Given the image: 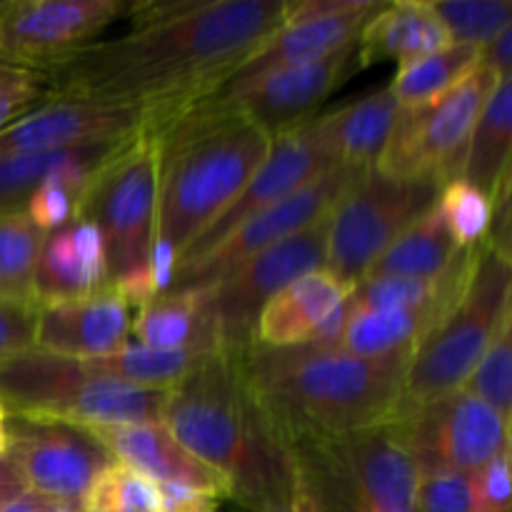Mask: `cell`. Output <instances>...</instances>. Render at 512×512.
<instances>
[{
    "instance_id": "1",
    "label": "cell",
    "mask_w": 512,
    "mask_h": 512,
    "mask_svg": "<svg viewBox=\"0 0 512 512\" xmlns=\"http://www.w3.org/2000/svg\"><path fill=\"white\" fill-rule=\"evenodd\" d=\"M293 0H195L183 15L88 45L50 73L55 95L163 115L213 95L288 20Z\"/></svg>"
},
{
    "instance_id": "2",
    "label": "cell",
    "mask_w": 512,
    "mask_h": 512,
    "mask_svg": "<svg viewBox=\"0 0 512 512\" xmlns=\"http://www.w3.org/2000/svg\"><path fill=\"white\" fill-rule=\"evenodd\" d=\"M160 423L200 463L223 475L228 500L248 512L300 495L295 455L260 405L243 355L210 353L165 395Z\"/></svg>"
},
{
    "instance_id": "3",
    "label": "cell",
    "mask_w": 512,
    "mask_h": 512,
    "mask_svg": "<svg viewBox=\"0 0 512 512\" xmlns=\"http://www.w3.org/2000/svg\"><path fill=\"white\" fill-rule=\"evenodd\" d=\"M413 353L355 358L340 348H263L243 353L260 405L288 445L335 440L398 420Z\"/></svg>"
},
{
    "instance_id": "4",
    "label": "cell",
    "mask_w": 512,
    "mask_h": 512,
    "mask_svg": "<svg viewBox=\"0 0 512 512\" xmlns=\"http://www.w3.org/2000/svg\"><path fill=\"white\" fill-rule=\"evenodd\" d=\"M143 133L158 148V215L150 258L178 263L183 248L243 193L268 158L273 138L245 115L205 103L150 115Z\"/></svg>"
},
{
    "instance_id": "5",
    "label": "cell",
    "mask_w": 512,
    "mask_h": 512,
    "mask_svg": "<svg viewBox=\"0 0 512 512\" xmlns=\"http://www.w3.org/2000/svg\"><path fill=\"white\" fill-rule=\"evenodd\" d=\"M168 390L105 378L83 360L30 348L0 363V405L10 418L80 425L160 423Z\"/></svg>"
},
{
    "instance_id": "6",
    "label": "cell",
    "mask_w": 512,
    "mask_h": 512,
    "mask_svg": "<svg viewBox=\"0 0 512 512\" xmlns=\"http://www.w3.org/2000/svg\"><path fill=\"white\" fill-rule=\"evenodd\" d=\"M510 265L512 260L485 245L463 300L415 348L405 370L400 415L465 388L503 318L512 313Z\"/></svg>"
},
{
    "instance_id": "7",
    "label": "cell",
    "mask_w": 512,
    "mask_h": 512,
    "mask_svg": "<svg viewBox=\"0 0 512 512\" xmlns=\"http://www.w3.org/2000/svg\"><path fill=\"white\" fill-rule=\"evenodd\" d=\"M498 80L480 63L435 103L398 110L393 133L373 168L395 180H435L440 188L460 180L475 123Z\"/></svg>"
},
{
    "instance_id": "8",
    "label": "cell",
    "mask_w": 512,
    "mask_h": 512,
    "mask_svg": "<svg viewBox=\"0 0 512 512\" xmlns=\"http://www.w3.org/2000/svg\"><path fill=\"white\" fill-rule=\"evenodd\" d=\"M158 215V148L140 130L90 180L78 220L100 230L110 280L150 263Z\"/></svg>"
},
{
    "instance_id": "9",
    "label": "cell",
    "mask_w": 512,
    "mask_h": 512,
    "mask_svg": "<svg viewBox=\"0 0 512 512\" xmlns=\"http://www.w3.org/2000/svg\"><path fill=\"white\" fill-rule=\"evenodd\" d=\"M435 180H395L368 168L330 213L325 270L355 285L380 253L440 198Z\"/></svg>"
},
{
    "instance_id": "10",
    "label": "cell",
    "mask_w": 512,
    "mask_h": 512,
    "mask_svg": "<svg viewBox=\"0 0 512 512\" xmlns=\"http://www.w3.org/2000/svg\"><path fill=\"white\" fill-rule=\"evenodd\" d=\"M328 228L330 215H325L318 223L245 260L215 285H208L210 313L223 353H248L255 345L260 310L268 300L303 275L325 268Z\"/></svg>"
},
{
    "instance_id": "11",
    "label": "cell",
    "mask_w": 512,
    "mask_h": 512,
    "mask_svg": "<svg viewBox=\"0 0 512 512\" xmlns=\"http://www.w3.org/2000/svg\"><path fill=\"white\" fill-rule=\"evenodd\" d=\"M418 475H473L510 445V425L468 390H455L393 420Z\"/></svg>"
},
{
    "instance_id": "12",
    "label": "cell",
    "mask_w": 512,
    "mask_h": 512,
    "mask_svg": "<svg viewBox=\"0 0 512 512\" xmlns=\"http://www.w3.org/2000/svg\"><path fill=\"white\" fill-rule=\"evenodd\" d=\"M368 168H350V165H333L318 178L310 180L300 190H295L288 198L278 200L270 208L260 210L253 218L240 223L230 230L223 240L190 260L188 265H180L173 273V283L168 290L183 288H208L233 273L238 265L250 260L253 255L263 253L270 245L300 233L308 225L318 223L320 218L333 213L338 200L345 190L360 178V173Z\"/></svg>"
},
{
    "instance_id": "13",
    "label": "cell",
    "mask_w": 512,
    "mask_h": 512,
    "mask_svg": "<svg viewBox=\"0 0 512 512\" xmlns=\"http://www.w3.org/2000/svg\"><path fill=\"white\" fill-rule=\"evenodd\" d=\"M128 8L123 0H8L0 15V63L55 73Z\"/></svg>"
},
{
    "instance_id": "14",
    "label": "cell",
    "mask_w": 512,
    "mask_h": 512,
    "mask_svg": "<svg viewBox=\"0 0 512 512\" xmlns=\"http://www.w3.org/2000/svg\"><path fill=\"white\" fill-rule=\"evenodd\" d=\"M8 430V458L18 465L28 490L48 495L55 503L83 505L93 480L115 460L80 425L10 418Z\"/></svg>"
},
{
    "instance_id": "15",
    "label": "cell",
    "mask_w": 512,
    "mask_h": 512,
    "mask_svg": "<svg viewBox=\"0 0 512 512\" xmlns=\"http://www.w3.org/2000/svg\"><path fill=\"white\" fill-rule=\"evenodd\" d=\"M353 70H358V40L313 63L273 70L243 88L213 93L198 103L235 110L275 138L295 125L313 120L315 110Z\"/></svg>"
},
{
    "instance_id": "16",
    "label": "cell",
    "mask_w": 512,
    "mask_h": 512,
    "mask_svg": "<svg viewBox=\"0 0 512 512\" xmlns=\"http://www.w3.org/2000/svg\"><path fill=\"white\" fill-rule=\"evenodd\" d=\"M383 0H300L288 20L240 63L215 93H230L273 70L313 63L355 43L363 25L385 8Z\"/></svg>"
},
{
    "instance_id": "17",
    "label": "cell",
    "mask_w": 512,
    "mask_h": 512,
    "mask_svg": "<svg viewBox=\"0 0 512 512\" xmlns=\"http://www.w3.org/2000/svg\"><path fill=\"white\" fill-rule=\"evenodd\" d=\"M333 165L335 160L330 158L328 148H325L323 138L318 133V118L275 135L273 143H270L268 158L255 170L250 183L243 188V193L188 248H183L175 268L188 265L190 260H195L205 250L213 248L218 240H223L230 230L238 228L240 223L253 218L260 210L275 205L278 200L293 195L295 190L308 185L310 180L318 178L320 173H325Z\"/></svg>"
},
{
    "instance_id": "18",
    "label": "cell",
    "mask_w": 512,
    "mask_h": 512,
    "mask_svg": "<svg viewBox=\"0 0 512 512\" xmlns=\"http://www.w3.org/2000/svg\"><path fill=\"white\" fill-rule=\"evenodd\" d=\"M143 123L145 110L138 105L55 95L0 130V158L133 138Z\"/></svg>"
},
{
    "instance_id": "19",
    "label": "cell",
    "mask_w": 512,
    "mask_h": 512,
    "mask_svg": "<svg viewBox=\"0 0 512 512\" xmlns=\"http://www.w3.org/2000/svg\"><path fill=\"white\" fill-rule=\"evenodd\" d=\"M133 330L130 305L113 285L65 303L35 310V348L73 360H95L128 345Z\"/></svg>"
},
{
    "instance_id": "20",
    "label": "cell",
    "mask_w": 512,
    "mask_h": 512,
    "mask_svg": "<svg viewBox=\"0 0 512 512\" xmlns=\"http://www.w3.org/2000/svg\"><path fill=\"white\" fill-rule=\"evenodd\" d=\"M88 430L115 460L140 470L155 483L185 485L215 498L230 495L223 475L188 453L163 423L93 425Z\"/></svg>"
},
{
    "instance_id": "21",
    "label": "cell",
    "mask_w": 512,
    "mask_h": 512,
    "mask_svg": "<svg viewBox=\"0 0 512 512\" xmlns=\"http://www.w3.org/2000/svg\"><path fill=\"white\" fill-rule=\"evenodd\" d=\"M110 283L100 230L88 220H73L45 235L35 265V308L98 293Z\"/></svg>"
},
{
    "instance_id": "22",
    "label": "cell",
    "mask_w": 512,
    "mask_h": 512,
    "mask_svg": "<svg viewBox=\"0 0 512 512\" xmlns=\"http://www.w3.org/2000/svg\"><path fill=\"white\" fill-rule=\"evenodd\" d=\"M353 285H345L330 270H313L280 290L260 310L255 325V345L263 348H295L343 303Z\"/></svg>"
},
{
    "instance_id": "23",
    "label": "cell",
    "mask_w": 512,
    "mask_h": 512,
    "mask_svg": "<svg viewBox=\"0 0 512 512\" xmlns=\"http://www.w3.org/2000/svg\"><path fill=\"white\" fill-rule=\"evenodd\" d=\"M453 45L448 30L423 0H395L363 25L358 35V68L383 60L413 63Z\"/></svg>"
},
{
    "instance_id": "24",
    "label": "cell",
    "mask_w": 512,
    "mask_h": 512,
    "mask_svg": "<svg viewBox=\"0 0 512 512\" xmlns=\"http://www.w3.org/2000/svg\"><path fill=\"white\" fill-rule=\"evenodd\" d=\"M133 138L43 150V153L3 155L0 158V215L23 213L30 195L48 180H90Z\"/></svg>"
},
{
    "instance_id": "25",
    "label": "cell",
    "mask_w": 512,
    "mask_h": 512,
    "mask_svg": "<svg viewBox=\"0 0 512 512\" xmlns=\"http://www.w3.org/2000/svg\"><path fill=\"white\" fill-rule=\"evenodd\" d=\"M130 333L143 348L218 353L210 288H183L155 295L138 308Z\"/></svg>"
},
{
    "instance_id": "26",
    "label": "cell",
    "mask_w": 512,
    "mask_h": 512,
    "mask_svg": "<svg viewBox=\"0 0 512 512\" xmlns=\"http://www.w3.org/2000/svg\"><path fill=\"white\" fill-rule=\"evenodd\" d=\"M465 293L445 295L423 308L405 310H353L350 308L338 348L355 358H385L415 353L420 343L448 318Z\"/></svg>"
},
{
    "instance_id": "27",
    "label": "cell",
    "mask_w": 512,
    "mask_h": 512,
    "mask_svg": "<svg viewBox=\"0 0 512 512\" xmlns=\"http://www.w3.org/2000/svg\"><path fill=\"white\" fill-rule=\"evenodd\" d=\"M395 118L398 103L390 88H383L320 115L318 133L335 165L373 168L393 133Z\"/></svg>"
},
{
    "instance_id": "28",
    "label": "cell",
    "mask_w": 512,
    "mask_h": 512,
    "mask_svg": "<svg viewBox=\"0 0 512 512\" xmlns=\"http://www.w3.org/2000/svg\"><path fill=\"white\" fill-rule=\"evenodd\" d=\"M458 250L435 203L375 258L363 278H438Z\"/></svg>"
},
{
    "instance_id": "29",
    "label": "cell",
    "mask_w": 512,
    "mask_h": 512,
    "mask_svg": "<svg viewBox=\"0 0 512 512\" xmlns=\"http://www.w3.org/2000/svg\"><path fill=\"white\" fill-rule=\"evenodd\" d=\"M510 145L512 78H500L493 95L485 103L483 113H480L478 123H475L460 180H465L490 198L505 170H510Z\"/></svg>"
},
{
    "instance_id": "30",
    "label": "cell",
    "mask_w": 512,
    "mask_h": 512,
    "mask_svg": "<svg viewBox=\"0 0 512 512\" xmlns=\"http://www.w3.org/2000/svg\"><path fill=\"white\" fill-rule=\"evenodd\" d=\"M480 50L473 45H450L433 55L403 63L388 85L398 110H418L443 98L480 65Z\"/></svg>"
},
{
    "instance_id": "31",
    "label": "cell",
    "mask_w": 512,
    "mask_h": 512,
    "mask_svg": "<svg viewBox=\"0 0 512 512\" xmlns=\"http://www.w3.org/2000/svg\"><path fill=\"white\" fill-rule=\"evenodd\" d=\"M210 353L200 350H155L128 343L123 350L105 358L83 360L85 368L105 378L148 390H170Z\"/></svg>"
},
{
    "instance_id": "32",
    "label": "cell",
    "mask_w": 512,
    "mask_h": 512,
    "mask_svg": "<svg viewBox=\"0 0 512 512\" xmlns=\"http://www.w3.org/2000/svg\"><path fill=\"white\" fill-rule=\"evenodd\" d=\"M45 235L25 210L0 215V300L35 308V265Z\"/></svg>"
},
{
    "instance_id": "33",
    "label": "cell",
    "mask_w": 512,
    "mask_h": 512,
    "mask_svg": "<svg viewBox=\"0 0 512 512\" xmlns=\"http://www.w3.org/2000/svg\"><path fill=\"white\" fill-rule=\"evenodd\" d=\"M158 483L130 465L113 460L83 498V512H158Z\"/></svg>"
},
{
    "instance_id": "34",
    "label": "cell",
    "mask_w": 512,
    "mask_h": 512,
    "mask_svg": "<svg viewBox=\"0 0 512 512\" xmlns=\"http://www.w3.org/2000/svg\"><path fill=\"white\" fill-rule=\"evenodd\" d=\"M453 45L485 48L512 25L510 0H443L430 3Z\"/></svg>"
},
{
    "instance_id": "35",
    "label": "cell",
    "mask_w": 512,
    "mask_h": 512,
    "mask_svg": "<svg viewBox=\"0 0 512 512\" xmlns=\"http://www.w3.org/2000/svg\"><path fill=\"white\" fill-rule=\"evenodd\" d=\"M465 390L493 408L510 425L512 413V313H508L495 333L493 343L475 365Z\"/></svg>"
},
{
    "instance_id": "36",
    "label": "cell",
    "mask_w": 512,
    "mask_h": 512,
    "mask_svg": "<svg viewBox=\"0 0 512 512\" xmlns=\"http://www.w3.org/2000/svg\"><path fill=\"white\" fill-rule=\"evenodd\" d=\"M438 210L458 248H475L488 238L490 198L465 180H453L440 190Z\"/></svg>"
},
{
    "instance_id": "37",
    "label": "cell",
    "mask_w": 512,
    "mask_h": 512,
    "mask_svg": "<svg viewBox=\"0 0 512 512\" xmlns=\"http://www.w3.org/2000/svg\"><path fill=\"white\" fill-rule=\"evenodd\" d=\"M90 180H48V183H43L33 195H30L28 205H25V215H28L43 233H53V230L65 228L68 223L78 220L80 200H83Z\"/></svg>"
},
{
    "instance_id": "38",
    "label": "cell",
    "mask_w": 512,
    "mask_h": 512,
    "mask_svg": "<svg viewBox=\"0 0 512 512\" xmlns=\"http://www.w3.org/2000/svg\"><path fill=\"white\" fill-rule=\"evenodd\" d=\"M50 98H55V85L48 73L0 63V130Z\"/></svg>"
},
{
    "instance_id": "39",
    "label": "cell",
    "mask_w": 512,
    "mask_h": 512,
    "mask_svg": "<svg viewBox=\"0 0 512 512\" xmlns=\"http://www.w3.org/2000/svg\"><path fill=\"white\" fill-rule=\"evenodd\" d=\"M510 445L470 475V512H510Z\"/></svg>"
},
{
    "instance_id": "40",
    "label": "cell",
    "mask_w": 512,
    "mask_h": 512,
    "mask_svg": "<svg viewBox=\"0 0 512 512\" xmlns=\"http://www.w3.org/2000/svg\"><path fill=\"white\" fill-rule=\"evenodd\" d=\"M415 512H470V475H418Z\"/></svg>"
},
{
    "instance_id": "41",
    "label": "cell",
    "mask_w": 512,
    "mask_h": 512,
    "mask_svg": "<svg viewBox=\"0 0 512 512\" xmlns=\"http://www.w3.org/2000/svg\"><path fill=\"white\" fill-rule=\"evenodd\" d=\"M35 310L0 300V363L35 348Z\"/></svg>"
},
{
    "instance_id": "42",
    "label": "cell",
    "mask_w": 512,
    "mask_h": 512,
    "mask_svg": "<svg viewBox=\"0 0 512 512\" xmlns=\"http://www.w3.org/2000/svg\"><path fill=\"white\" fill-rule=\"evenodd\" d=\"M158 493V512H218L220 505V498H215V495L185 488V485L158 483Z\"/></svg>"
},
{
    "instance_id": "43",
    "label": "cell",
    "mask_w": 512,
    "mask_h": 512,
    "mask_svg": "<svg viewBox=\"0 0 512 512\" xmlns=\"http://www.w3.org/2000/svg\"><path fill=\"white\" fill-rule=\"evenodd\" d=\"M350 315V295L313 330L308 340L303 345H313V348H338L340 338H343L345 323H348Z\"/></svg>"
},
{
    "instance_id": "44",
    "label": "cell",
    "mask_w": 512,
    "mask_h": 512,
    "mask_svg": "<svg viewBox=\"0 0 512 512\" xmlns=\"http://www.w3.org/2000/svg\"><path fill=\"white\" fill-rule=\"evenodd\" d=\"M480 63L488 65L498 78H512V25L480 50Z\"/></svg>"
},
{
    "instance_id": "45",
    "label": "cell",
    "mask_w": 512,
    "mask_h": 512,
    "mask_svg": "<svg viewBox=\"0 0 512 512\" xmlns=\"http://www.w3.org/2000/svg\"><path fill=\"white\" fill-rule=\"evenodd\" d=\"M25 490H28V485H25L18 465H15L8 455L0 458V508L8 505L10 500L18 498L20 493H25Z\"/></svg>"
},
{
    "instance_id": "46",
    "label": "cell",
    "mask_w": 512,
    "mask_h": 512,
    "mask_svg": "<svg viewBox=\"0 0 512 512\" xmlns=\"http://www.w3.org/2000/svg\"><path fill=\"white\" fill-rule=\"evenodd\" d=\"M55 500L48 498L43 493H35V490H25L18 498L10 500L8 505H3L0 512H50L55 508Z\"/></svg>"
},
{
    "instance_id": "47",
    "label": "cell",
    "mask_w": 512,
    "mask_h": 512,
    "mask_svg": "<svg viewBox=\"0 0 512 512\" xmlns=\"http://www.w3.org/2000/svg\"><path fill=\"white\" fill-rule=\"evenodd\" d=\"M260 512H315V508H313V503H310V500H308V495H305L303 490H300V495L293 500V503L280 505V508L260 510Z\"/></svg>"
},
{
    "instance_id": "48",
    "label": "cell",
    "mask_w": 512,
    "mask_h": 512,
    "mask_svg": "<svg viewBox=\"0 0 512 512\" xmlns=\"http://www.w3.org/2000/svg\"><path fill=\"white\" fill-rule=\"evenodd\" d=\"M8 413H5V408L0 405V458H5L8 455V448H10V430H8Z\"/></svg>"
},
{
    "instance_id": "49",
    "label": "cell",
    "mask_w": 512,
    "mask_h": 512,
    "mask_svg": "<svg viewBox=\"0 0 512 512\" xmlns=\"http://www.w3.org/2000/svg\"><path fill=\"white\" fill-rule=\"evenodd\" d=\"M50 512H83V505H75V503H58Z\"/></svg>"
},
{
    "instance_id": "50",
    "label": "cell",
    "mask_w": 512,
    "mask_h": 512,
    "mask_svg": "<svg viewBox=\"0 0 512 512\" xmlns=\"http://www.w3.org/2000/svg\"><path fill=\"white\" fill-rule=\"evenodd\" d=\"M5 8H8V0H0V15H3Z\"/></svg>"
}]
</instances>
